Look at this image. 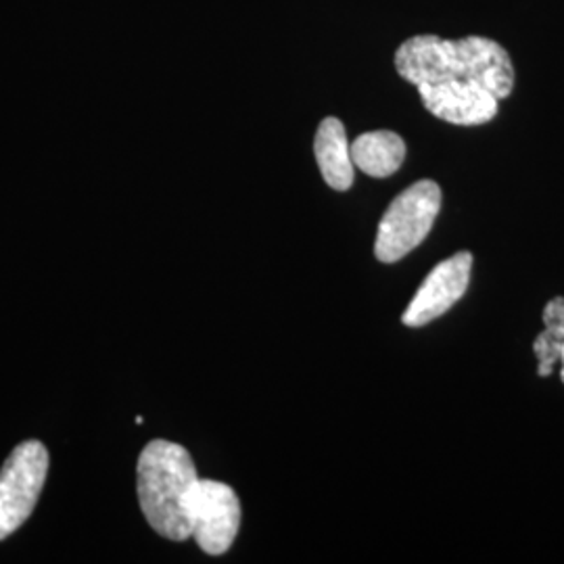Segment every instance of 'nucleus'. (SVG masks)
Listing matches in <instances>:
<instances>
[{"instance_id":"nucleus-2","label":"nucleus","mask_w":564,"mask_h":564,"mask_svg":"<svg viewBox=\"0 0 564 564\" xmlns=\"http://www.w3.org/2000/svg\"><path fill=\"white\" fill-rule=\"evenodd\" d=\"M197 479L186 447L155 440L142 449L137 466L142 514L165 540L184 542L191 538L186 494Z\"/></svg>"},{"instance_id":"nucleus-5","label":"nucleus","mask_w":564,"mask_h":564,"mask_svg":"<svg viewBox=\"0 0 564 564\" xmlns=\"http://www.w3.org/2000/svg\"><path fill=\"white\" fill-rule=\"evenodd\" d=\"M191 538L205 554L223 556L235 544L241 529V502L232 487L197 479L186 494Z\"/></svg>"},{"instance_id":"nucleus-6","label":"nucleus","mask_w":564,"mask_h":564,"mask_svg":"<svg viewBox=\"0 0 564 564\" xmlns=\"http://www.w3.org/2000/svg\"><path fill=\"white\" fill-rule=\"evenodd\" d=\"M470 272L473 253L468 251H460L435 265L403 312L402 323L410 328H421L442 318L445 312L463 300L470 284Z\"/></svg>"},{"instance_id":"nucleus-11","label":"nucleus","mask_w":564,"mask_h":564,"mask_svg":"<svg viewBox=\"0 0 564 564\" xmlns=\"http://www.w3.org/2000/svg\"><path fill=\"white\" fill-rule=\"evenodd\" d=\"M544 324L545 326H561V328H564V297H554L552 302L545 305Z\"/></svg>"},{"instance_id":"nucleus-1","label":"nucleus","mask_w":564,"mask_h":564,"mask_svg":"<svg viewBox=\"0 0 564 564\" xmlns=\"http://www.w3.org/2000/svg\"><path fill=\"white\" fill-rule=\"evenodd\" d=\"M395 69L403 80L421 84L464 82L491 90L500 101L514 88V67L505 46L484 36L444 41L421 34L403 42L395 53Z\"/></svg>"},{"instance_id":"nucleus-9","label":"nucleus","mask_w":564,"mask_h":564,"mask_svg":"<svg viewBox=\"0 0 564 564\" xmlns=\"http://www.w3.org/2000/svg\"><path fill=\"white\" fill-rule=\"evenodd\" d=\"M351 160L372 178L393 176L405 160V142L391 130H375L351 142Z\"/></svg>"},{"instance_id":"nucleus-3","label":"nucleus","mask_w":564,"mask_h":564,"mask_svg":"<svg viewBox=\"0 0 564 564\" xmlns=\"http://www.w3.org/2000/svg\"><path fill=\"white\" fill-rule=\"evenodd\" d=\"M442 212V188L433 181L414 182L387 207L375 242V256L395 263L412 253L433 230Z\"/></svg>"},{"instance_id":"nucleus-10","label":"nucleus","mask_w":564,"mask_h":564,"mask_svg":"<svg viewBox=\"0 0 564 564\" xmlns=\"http://www.w3.org/2000/svg\"><path fill=\"white\" fill-rule=\"evenodd\" d=\"M564 347V328L561 326H545L544 330L535 337L533 351L538 358V375L550 377L554 366L561 362Z\"/></svg>"},{"instance_id":"nucleus-8","label":"nucleus","mask_w":564,"mask_h":564,"mask_svg":"<svg viewBox=\"0 0 564 564\" xmlns=\"http://www.w3.org/2000/svg\"><path fill=\"white\" fill-rule=\"evenodd\" d=\"M314 155L323 172L324 181L335 191H347L354 184L351 144L341 120L326 118L321 121L314 139Z\"/></svg>"},{"instance_id":"nucleus-7","label":"nucleus","mask_w":564,"mask_h":564,"mask_svg":"<svg viewBox=\"0 0 564 564\" xmlns=\"http://www.w3.org/2000/svg\"><path fill=\"white\" fill-rule=\"evenodd\" d=\"M421 101L435 118L456 126H481L494 120L500 99L479 84L440 82L416 86Z\"/></svg>"},{"instance_id":"nucleus-4","label":"nucleus","mask_w":564,"mask_h":564,"mask_svg":"<svg viewBox=\"0 0 564 564\" xmlns=\"http://www.w3.org/2000/svg\"><path fill=\"white\" fill-rule=\"evenodd\" d=\"M48 449L28 440L0 468V542L25 523L41 498L48 475Z\"/></svg>"},{"instance_id":"nucleus-12","label":"nucleus","mask_w":564,"mask_h":564,"mask_svg":"<svg viewBox=\"0 0 564 564\" xmlns=\"http://www.w3.org/2000/svg\"><path fill=\"white\" fill-rule=\"evenodd\" d=\"M561 364H563V370H561V379H563V383H564V347H563V358H561Z\"/></svg>"}]
</instances>
